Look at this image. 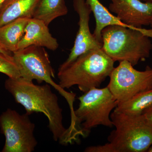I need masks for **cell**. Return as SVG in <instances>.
<instances>
[{
    "label": "cell",
    "instance_id": "7a4b0ae2",
    "mask_svg": "<svg viewBox=\"0 0 152 152\" xmlns=\"http://www.w3.org/2000/svg\"><path fill=\"white\" fill-rule=\"evenodd\" d=\"M78 99V108L71 116L70 126L67 129L71 141H77L79 136L86 137L98 126L113 127L110 115L118 102L107 87L93 88Z\"/></svg>",
    "mask_w": 152,
    "mask_h": 152
},
{
    "label": "cell",
    "instance_id": "6da1fadb",
    "mask_svg": "<svg viewBox=\"0 0 152 152\" xmlns=\"http://www.w3.org/2000/svg\"><path fill=\"white\" fill-rule=\"evenodd\" d=\"M48 84L39 86L33 81L20 77L9 78L5 83L6 89L18 103L24 107L28 115L35 113L44 114L48 118L49 128L55 141L67 145L69 143L68 130L63 124L62 109L58 99Z\"/></svg>",
    "mask_w": 152,
    "mask_h": 152
},
{
    "label": "cell",
    "instance_id": "52a82bcc",
    "mask_svg": "<svg viewBox=\"0 0 152 152\" xmlns=\"http://www.w3.org/2000/svg\"><path fill=\"white\" fill-rule=\"evenodd\" d=\"M27 114L20 115L8 109L0 115V128L5 137L2 152H32L37 141L34 135L35 125Z\"/></svg>",
    "mask_w": 152,
    "mask_h": 152
},
{
    "label": "cell",
    "instance_id": "d6986e66",
    "mask_svg": "<svg viewBox=\"0 0 152 152\" xmlns=\"http://www.w3.org/2000/svg\"><path fill=\"white\" fill-rule=\"evenodd\" d=\"M10 52L8 51L0 42V53H2L6 54H10Z\"/></svg>",
    "mask_w": 152,
    "mask_h": 152
},
{
    "label": "cell",
    "instance_id": "7402d4cb",
    "mask_svg": "<svg viewBox=\"0 0 152 152\" xmlns=\"http://www.w3.org/2000/svg\"><path fill=\"white\" fill-rule=\"evenodd\" d=\"M148 152H152V145L151 146V147H150L149 149L148 150Z\"/></svg>",
    "mask_w": 152,
    "mask_h": 152
},
{
    "label": "cell",
    "instance_id": "4fadbf2b",
    "mask_svg": "<svg viewBox=\"0 0 152 152\" xmlns=\"http://www.w3.org/2000/svg\"><path fill=\"white\" fill-rule=\"evenodd\" d=\"M90 6L96 20V27L93 34L97 40L102 43V31L106 27L118 25L140 31V28L133 27L124 23L115 16L111 13L99 0H86Z\"/></svg>",
    "mask_w": 152,
    "mask_h": 152
},
{
    "label": "cell",
    "instance_id": "3957f363",
    "mask_svg": "<svg viewBox=\"0 0 152 152\" xmlns=\"http://www.w3.org/2000/svg\"><path fill=\"white\" fill-rule=\"evenodd\" d=\"M114 63L102 48L90 50L58 70L59 85L64 89L76 86L84 93L99 88L113 69Z\"/></svg>",
    "mask_w": 152,
    "mask_h": 152
},
{
    "label": "cell",
    "instance_id": "8992f818",
    "mask_svg": "<svg viewBox=\"0 0 152 152\" xmlns=\"http://www.w3.org/2000/svg\"><path fill=\"white\" fill-rule=\"evenodd\" d=\"M13 53L21 77L29 80H35L39 83L45 82L54 88L67 102L72 100L75 94L66 91L53 80L55 77V72L48 54L44 48L30 46Z\"/></svg>",
    "mask_w": 152,
    "mask_h": 152
},
{
    "label": "cell",
    "instance_id": "7c38bea8",
    "mask_svg": "<svg viewBox=\"0 0 152 152\" xmlns=\"http://www.w3.org/2000/svg\"><path fill=\"white\" fill-rule=\"evenodd\" d=\"M40 0H8L0 11V27L20 18H32Z\"/></svg>",
    "mask_w": 152,
    "mask_h": 152
},
{
    "label": "cell",
    "instance_id": "2e32d148",
    "mask_svg": "<svg viewBox=\"0 0 152 152\" xmlns=\"http://www.w3.org/2000/svg\"><path fill=\"white\" fill-rule=\"evenodd\" d=\"M68 12L65 0H40L33 18L42 20L48 26L55 19L65 15Z\"/></svg>",
    "mask_w": 152,
    "mask_h": 152
},
{
    "label": "cell",
    "instance_id": "ffe728a7",
    "mask_svg": "<svg viewBox=\"0 0 152 152\" xmlns=\"http://www.w3.org/2000/svg\"><path fill=\"white\" fill-rule=\"evenodd\" d=\"M8 0H0V11L1 10L2 8L3 7L5 3Z\"/></svg>",
    "mask_w": 152,
    "mask_h": 152
},
{
    "label": "cell",
    "instance_id": "e0dca14e",
    "mask_svg": "<svg viewBox=\"0 0 152 152\" xmlns=\"http://www.w3.org/2000/svg\"><path fill=\"white\" fill-rule=\"evenodd\" d=\"M0 72L11 78L21 77L18 67L13 56L10 54L0 53Z\"/></svg>",
    "mask_w": 152,
    "mask_h": 152
},
{
    "label": "cell",
    "instance_id": "603a6c76",
    "mask_svg": "<svg viewBox=\"0 0 152 152\" xmlns=\"http://www.w3.org/2000/svg\"><path fill=\"white\" fill-rule=\"evenodd\" d=\"M150 26H151V27L152 28V16L151 18V22H150Z\"/></svg>",
    "mask_w": 152,
    "mask_h": 152
},
{
    "label": "cell",
    "instance_id": "30bf717a",
    "mask_svg": "<svg viewBox=\"0 0 152 152\" xmlns=\"http://www.w3.org/2000/svg\"><path fill=\"white\" fill-rule=\"evenodd\" d=\"M109 9L124 23L142 28L150 26L152 16V2L140 0H110Z\"/></svg>",
    "mask_w": 152,
    "mask_h": 152
},
{
    "label": "cell",
    "instance_id": "277c9868",
    "mask_svg": "<svg viewBox=\"0 0 152 152\" xmlns=\"http://www.w3.org/2000/svg\"><path fill=\"white\" fill-rule=\"evenodd\" d=\"M102 49L114 62L127 61L134 66L149 57L152 43L140 31L112 25L102 31Z\"/></svg>",
    "mask_w": 152,
    "mask_h": 152
},
{
    "label": "cell",
    "instance_id": "ac0fdd59",
    "mask_svg": "<svg viewBox=\"0 0 152 152\" xmlns=\"http://www.w3.org/2000/svg\"><path fill=\"white\" fill-rule=\"evenodd\" d=\"M143 115L150 123L152 124V106L146 110Z\"/></svg>",
    "mask_w": 152,
    "mask_h": 152
},
{
    "label": "cell",
    "instance_id": "ba28073f",
    "mask_svg": "<svg viewBox=\"0 0 152 152\" xmlns=\"http://www.w3.org/2000/svg\"><path fill=\"white\" fill-rule=\"evenodd\" d=\"M109 77L107 87L118 103L152 89V68L149 66L145 70L138 71L127 61H122Z\"/></svg>",
    "mask_w": 152,
    "mask_h": 152
},
{
    "label": "cell",
    "instance_id": "44dd1931",
    "mask_svg": "<svg viewBox=\"0 0 152 152\" xmlns=\"http://www.w3.org/2000/svg\"><path fill=\"white\" fill-rule=\"evenodd\" d=\"M145 2H152V0H142Z\"/></svg>",
    "mask_w": 152,
    "mask_h": 152
},
{
    "label": "cell",
    "instance_id": "5bb4252c",
    "mask_svg": "<svg viewBox=\"0 0 152 152\" xmlns=\"http://www.w3.org/2000/svg\"><path fill=\"white\" fill-rule=\"evenodd\" d=\"M28 19L20 18L0 27V42L8 51L14 53L18 50Z\"/></svg>",
    "mask_w": 152,
    "mask_h": 152
},
{
    "label": "cell",
    "instance_id": "9a60e30c",
    "mask_svg": "<svg viewBox=\"0 0 152 152\" xmlns=\"http://www.w3.org/2000/svg\"><path fill=\"white\" fill-rule=\"evenodd\" d=\"M152 106V89L135 95L122 102L118 103L114 111L132 116L141 115Z\"/></svg>",
    "mask_w": 152,
    "mask_h": 152
},
{
    "label": "cell",
    "instance_id": "8fae6325",
    "mask_svg": "<svg viewBox=\"0 0 152 152\" xmlns=\"http://www.w3.org/2000/svg\"><path fill=\"white\" fill-rule=\"evenodd\" d=\"M32 45L46 48L53 51L57 50L59 46L56 39L49 31L48 26L42 20L33 18L28 20L18 50Z\"/></svg>",
    "mask_w": 152,
    "mask_h": 152
},
{
    "label": "cell",
    "instance_id": "5b68a950",
    "mask_svg": "<svg viewBox=\"0 0 152 152\" xmlns=\"http://www.w3.org/2000/svg\"><path fill=\"white\" fill-rule=\"evenodd\" d=\"M114 126L108 137L112 152H145L152 145V124L143 115L132 116L114 111Z\"/></svg>",
    "mask_w": 152,
    "mask_h": 152
},
{
    "label": "cell",
    "instance_id": "9c48e42d",
    "mask_svg": "<svg viewBox=\"0 0 152 152\" xmlns=\"http://www.w3.org/2000/svg\"><path fill=\"white\" fill-rule=\"evenodd\" d=\"M73 6L79 17V29L70 53L60 65L58 70L66 67L83 54L93 49L102 48V43L97 40L90 31V15L92 11L86 0H74Z\"/></svg>",
    "mask_w": 152,
    "mask_h": 152
}]
</instances>
